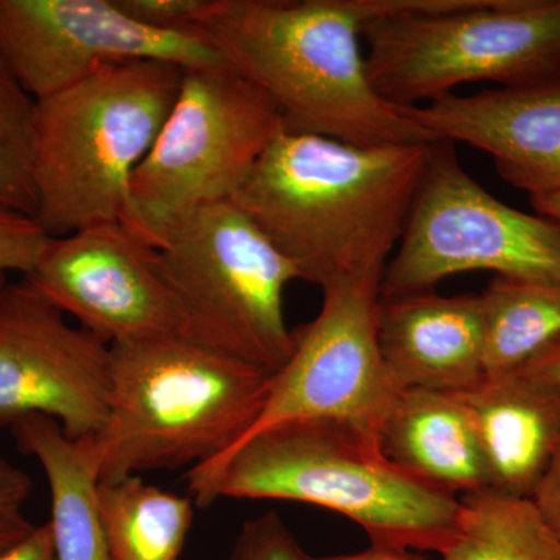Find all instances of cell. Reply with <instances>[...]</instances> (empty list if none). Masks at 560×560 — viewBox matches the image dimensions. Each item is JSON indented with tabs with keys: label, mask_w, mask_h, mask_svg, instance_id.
I'll list each match as a JSON object with an SVG mask.
<instances>
[{
	"label": "cell",
	"mask_w": 560,
	"mask_h": 560,
	"mask_svg": "<svg viewBox=\"0 0 560 560\" xmlns=\"http://www.w3.org/2000/svg\"><path fill=\"white\" fill-rule=\"evenodd\" d=\"M433 145L357 147L282 128L231 201L300 280H382Z\"/></svg>",
	"instance_id": "cell-1"
},
{
	"label": "cell",
	"mask_w": 560,
	"mask_h": 560,
	"mask_svg": "<svg viewBox=\"0 0 560 560\" xmlns=\"http://www.w3.org/2000/svg\"><path fill=\"white\" fill-rule=\"evenodd\" d=\"M195 506L221 499L298 501L357 523L377 547L441 555L458 528L460 501L400 469L372 431L338 420H296L191 467Z\"/></svg>",
	"instance_id": "cell-2"
},
{
	"label": "cell",
	"mask_w": 560,
	"mask_h": 560,
	"mask_svg": "<svg viewBox=\"0 0 560 560\" xmlns=\"http://www.w3.org/2000/svg\"><path fill=\"white\" fill-rule=\"evenodd\" d=\"M363 0H213L202 31L283 128L357 147L442 142L383 101L360 50Z\"/></svg>",
	"instance_id": "cell-3"
},
{
	"label": "cell",
	"mask_w": 560,
	"mask_h": 560,
	"mask_svg": "<svg viewBox=\"0 0 560 560\" xmlns=\"http://www.w3.org/2000/svg\"><path fill=\"white\" fill-rule=\"evenodd\" d=\"M272 378L184 337L110 346L108 418L90 438L98 480L220 458L259 419Z\"/></svg>",
	"instance_id": "cell-4"
},
{
	"label": "cell",
	"mask_w": 560,
	"mask_h": 560,
	"mask_svg": "<svg viewBox=\"0 0 560 560\" xmlns=\"http://www.w3.org/2000/svg\"><path fill=\"white\" fill-rule=\"evenodd\" d=\"M183 73L171 62H116L36 102L35 220L50 237L120 221L132 173L164 127Z\"/></svg>",
	"instance_id": "cell-5"
},
{
	"label": "cell",
	"mask_w": 560,
	"mask_h": 560,
	"mask_svg": "<svg viewBox=\"0 0 560 560\" xmlns=\"http://www.w3.org/2000/svg\"><path fill=\"white\" fill-rule=\"evenodd\" d=\"M368 79L390 105L440 101L463 84L560 79V0H363Z\"/></svg>",
	"instance_id": "cell-6"
},
{
	"label": "cell",
	"mask_w": 560,
	"mask_h": 560,
	"mask_svg": "<svg viewBox=\"0 0 560 560\" xmlns=\"http://www.w3.org/2000/svg\"><path fill=\"white\" fill-rule=\"evenodd\" d=\"M187 340L268 372L296 346L283 293L293 264L235 202L202 206L173 223L156 248Z\"/></svg>",
	"instance_id": "cell-7"
},
{
	"label": "cell",
	"mask_w": 560,
	"mask_h": 560,
	"mask_svg": "<svg viewBox=\"0 0 560 560\" xmlns=\"http://www.w3.org/2000/svg\"><path fill=\"white\" fill-rule=\"evenodd\" d=\"M282 128L278 106L230 65L184 70L175 105L132 173L120 223L156 249L187 213L231 201Z\"/></svg>",
	"instance_id": "cell-8"
},
{
	"label": "cell",
	"mask_w": 560,
	"mask_h": 560,
	"mask_svg": "<svg viewBox=\"0 0 560 560\" xmlns=\"http://www.w3.org/2000/svg\"><path fill=\"white\" fill-rule=\"evenodd\" d=\"M470 271L560 283V223L497 200L464 171L453 143L438 142L381 296L434 291Z\"/></svg>",
	"instance_id": "cell-9"
},
{
	"label": "cell",
	"mask_w": 560,
	"mask_h": 560,
	"mask_svg": "<svg viewBox=\"0 0 560 560\" xmlns=\"http://www.w3.org/2000/svg\"><path fill=\"white\" fill-rule=\"evenodd\" d=\"M381 283L353 280L323 290L318 315L294 330L293 355L276 372L267 404L242 441L296 420H338L378 434L399 390L378 350Z\"/></svg>",
	"instance_id": "cell-10"
},
{
	"label": "cell",
	"mask_w": 560,
	"mask_h": 560,
	"mask_svg": "<svg viewBox=\"0 0 560 560\" xmlns=\"http://www.w3.org/2000/svg\"><path fill=\"white\" fill-rule=\"evenodd\" d=\"M0 57L36 102L116 62L228 65L205 31H154L114 0H0Z\"/></svg>",
	"instance_id": "cell-11"
},
{
	"label": "cell",
	"mask_w": 560,
	"mask_h": 560,
	"mask_svg": "<svg viewBox=\"0 0 560 560\" xmlns=\"http://www.w3.org/2000/svg\"><path fill=\"white\" fill-rule=\"evenodd\" d=\"M110 346L72 326L27 280L0 287V430L28 416L57 420L72 440L108 418Z\"/></svg>",
	"instance_id": "cell-12"
},
{
	"label": "cell",
	"mask_w": 560,
	"mask_h": 560,
	"mask_svg": "<svg viewBox=\"0 0 560 560\" xmlns=\"http://www.w3.org/2000/svg\"><path fill=\"white\" fill-rule=\"evenodd\" d=\"M24 279L108 346L183 337L156 249L120 221L51 237Z\"/></svg>",
	"instance_id": "cell-13"
},
{
	"label": "cell",
	"mask_w": 560,
	"mask_h": 560,
	"mask_svg": "<svg viewBox=\"0 0 560 560\" xmlns=\"http://www.w3.org/2000/svg\"><path fill=\"white\" fill-rule=\"evenodd\" d=\"M404 109L438 140L488 153L501 178L529 198L559 194L560 79Z\"/></svg>",
	"instance_id": "cell-14"
},
{
	"label": "cell",
	"mask_w": 560,
	"mask_h": 560,
	"mask_svg": "<svg viewBox=\"0 0 560 560\" xmlns=\"http://www.w3.org/2000/svg\"><path fill=\"white\" fill-rule=\"evenodd\" d=\"M377 342L397 389L463 393L485 377L478 294L381 296Z\"/></svg>",
	"instance_id": "cell-15"
},
{
	"label": "cell",
	"mask_w": 560,
	"mask_h": 560,
	"mask_svg": "<svg viewBox=\"0 0 560 560\" xmlns=\"http://www.w3.org/2000/svg\"><path fill=\"white\" fill-rule=\"evenodd\" d=\"M477 425L490 488L530 497L560 447V388L512 372L458 393Z\"/></svg>",
	"instance_id": "cell-16"
},
{
	"label": "cell",
	"mask_w": 560,
	"mask_h": 560,
	"mask_svg": "<svg viewBox=\"0 0 560 560\" xmlns=\"http://www.w3.org/2000/svg\"><path fill=\"white\" fill-rule=\"evenodd\" d=\"M378 438L394 464L433 488L452 495L490 488L480 434L458 393L397 390Z\"/></svg>",
	"instance_id": "cell-17"
},
{
	"label": "cell",
	"mask_w": 560,
	"mask_h": 560,
	"mask_svg": "<svg viewBox=\"0 0 560 560\" xmlns=\"http://www.w3.org/2000/svg\"><path fill=\"white\" fill-rule=\"evenodd\" d=\"M50 489L55 560H113L97 510L98 467L90 438L72 440L57 420L33 415L11 427Z\"/></svg>",
	"instance_id": "cell-18"
},
{
	"label": "cell",
	"mask_w": 560,
	"mask_h": 560,
	"mask_svg": "<svg viewBox=\"0 0 560 560\" xmlns=\"http://www.w3.org/2000/svg\"><path fill=\"white\" fill-rule=\"evenodd\" d=\"M97 510L113 560H178L194 522V500L140 475L98 481Z\"/></svg>",
	"instance_id": "cell-19"
},
{
	"label": "cell",
	"mask_w": 560,
	"mask_h": 560,
	"mask_svg": "<svg viewBox=\"0 0 560 560\" xmlns=\"http://www.w3.org/2000/svg\"><path fill=\"white\" fill-rule=\"evenodd\" d=\"M478 296L485 377L521 371L560 338V283L495 276Z\"/></svg>",
	"instance_id": "cell-20"
},
{
	"label": "cell",
	"mask_w": 560,
	"mask_h": 560,
	"mask_svg": "<svg viewBox=\"0 0 560 560\" xmlns=\"http://www.w3.org/2000/svg\"><path fill=\"white\" fill-rule=\"evenodd\" d=\"M459 501L458 528L441 560H560V539L530 497L488 488Z\"/></svg>",
	"instance_id": "cell-21"
},
{
	"label": "cell",
	"mask_w": 560,
	"mask_h": 560,
	"mask_svg": "<svg viewBox=\"0 0 560 560\" xmlns=\"http://www.w3.org/2000/svg\"><path fill=\"white\" fill-rule=\"evenodd\" d=\"M36 101L0 57V208L35 219L32 178Z\"/></svg>",
	"instance_id": "cell-22"
},
{
	"label": "cell",
	"mask_w": 560,
	"mask_h": 560,
	"mask_svg": "<svg viewBox=\"0 0 560 560\" xmlns=\"http://www.w3.org/2000/svg\"><path fill=\"white\" fill-rule=\"evenodd\" d=\"M50 238L33 217L0 208V287L14 272L31 275Z\"/></svg>",
	"instance_id": "cell-23"
},
{
	"label": "cell",
	"mask_w": 560,
	"mask_h": 560,
	"mask_svg": "<svg viewBox=\"0 0 560 560\" xmlns=\"http://www.w3.org/2000/svg\"><path fill=\"white\" fill-rule=\"evenodd\" d=\"M300 541L280 518L268 511L245 522L234 547L223 560H308Z\"/></svg>",
	"instance_id": "cell-24"
},
{
	"label": "cell",
	"mask_w": 560,
	"mask_h": 560,
	"mask_svg": "<svg viewBox=\"0 0 560 560\" xmlns=\"http://www.w3.org/2000/svg\"><path fill=\"white\" fill-rule=\"evenodd\" d=\"M31 493L32 480L27 471L0 452V555L13 550L36 529L24 514Z\"/></svg>",
	"instance_id": "cell-25"
},
{
	"label": "cell",
	"mask_w": 560,
	"mask_h": 560,
	"mask_svg": "<svg viewBox=\"0 0 560 560\" xmlns=\"http://www.w3.org/2000/svg\"><path fill=\"white\" fill-rule=\"evenodd\" d=\"M128 18L162 32L202 31L213 0H114Z\"/></svg>",
	"instance_id": "cell-26"
},
{
	"label": "cell",
	"mask_w": 560,
	"mask_h": 560,
	"mask_svg": "<svg viewBox=\"0 0 560 560\" xmlns=\"http://www.w3.org/2000/svg\"><path fill=\"white\" fill-rule=\"evenodd\" d=\"M541 517L560 539V447L530 495Z\"/></svg>",
	"instance_id": "cell-27"
},
{
	"label": "cell",
	"mask_w": 560,
	"mask_h": 560,
	"mask_svg": "<svg viewBox=\"0 0 560 560\" xmlns=\"http://www.w3.org/2000/svg\"><path fill=\"white\" fill-rule=\"evenodd\" d=\"M0 560H55L54 537L49 522L36 526L32 536L14 547L13 550L0 555Z\"/></svg>",
	"instance_id": "cell-28"
},
{
	"label": "cell",
	"mask_w": 560,
	"mask_h": 560,
	"mask_svg": "<svg viewBox=\"0 0 560 560\" xmlns=\"http://www.w3.org/2000/svg\"><path fill=\"white\" fill-rule=\"evenodd\" d=\"M517 372L560 388V338L541 349Z\"/></svg>",
	"instance_id": "cell-29"
},
{
	"label": "cell",
	"mask_w": 560,
	"mask_h": 560,
	"mask_svg": "<svg viewBox=\"0 0 560 560\" xmlns=\"http://www.w3.org/2000/svg\"><path fill=\"white\" fill-rule=\"evenodd\" d=\"M308 560H430L422 552L404 550V548L377 547L371 545L368 550L352 552V555L311 556Z\"/></svg>",
	"instance_id": "cell-30"
},
{
	"label": "cell",
	"mask_w": 560,
	"mask_h": 560,
	"mask_svg": "<svg viewBox=\"0 0 560 560\" xmlns=\"http://www.w3.org/2000/svg\"><path fill=\"white\" fill-rule=\"evenodd\" d=\"M530 205L534 206L539 215L548 217V219L560 223V191L559 194L530 198Z\"/></svg>",
	"instance_id": "cell-31"
}]
</instances>
